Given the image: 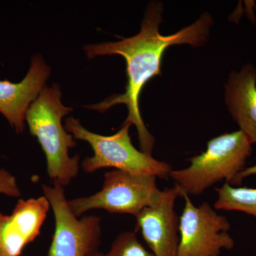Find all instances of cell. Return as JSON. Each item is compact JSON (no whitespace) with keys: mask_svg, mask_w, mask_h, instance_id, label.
I'll list each match as a JSON object with an SVG mask.
<instances>
[{"mask_svg":"<svg viewBox=\"0 0 256 256\" xmlns=\"http://www.w3.org/2000/svg\"><path fill=\"white\" fill-rule=\"evenodd\" d=\"M130 126L124 122L118 132L104 136L88 130L78 120L74 118L65 120L66 130L76 140L89 143L94 152V156L86 158L82 162V170L86 172L112 168L132 174L153 175L159 178L170 176L172 170L171 165L134 148L129 134Z\"/></svg>","mask_w":256,"mask_h":256,"instance_id":"obj_4","label":"cell"},{"mask_svg":"<svg viewBox=\"0 0 256 256\" xmlns=\"http://www.w3.org/2000/svg\"><path fill=\"white\" fill-rule=\"evenodd\" d=\"M254 175H256V164L249 166V168H246L245 170L236 178L232 186H240L244 178H248V176H254Z\"/></svg>","mask_w":256,"mask_h":256,"instance_id":"obj_15","label":"cell"},{"mask_svg":"<svg viewBox=\"0 0 256 256\" xmlns=\"http://www.w3.org/2000/svg\"><path fill=\"white\" fill-rule=\"evenodd\" d=\"M216 191L217 200L214 205L216 210L242 212L256 220V188L234 186L225 183Z\"/></svg>","mask_w":256,"mask_h":256,"instance_id":"obj_12","label":"cell"},{"mask_svg":"<svg viewBox=\"0 0 256 256\" xmlns=\"http://www.w3.org/2000/svg\"><path fill=\"white\" fill-rule=\"evenodd\" d=\"M60 86H45L26 111L30 132L38 139L46 158L47 173L54 184L67 186L78 174L79 156L70 158L75 138L62 126V118L73 111L60 100Z\"/></svg>","mask_w":256,"mask_h":256,"instance_id":"obj_2","label":"cell"},{"mask_svg":"<svg viewBox=\"0 0 256 256\" xmlns=\"http://www.w3.org/2000/svg\"><path fill=\"white\" fill-rule=\"evenodd\" d=\"M226 102L240 130L256 144V68L250 64L233 72L226 85Z\"/></svg>","mask_w":256,"mask_h":256,"instance_id":"obj_11","label":"cell"},{"mask_svg":"<svg viewBox=\"0 0 256 256\" xmlns=\"http://www.w3.org/2000/svg\"><path fill=\"white\" fill-rule=\"evenodd\" d=\"M104 256H156L143 246L136 232H126L120 234Z\"/></svg>","mask_w":256,"mask_h":256,"instance_id":"obj_13","label":"cell"},{"mask_svg":"<svg viewBox=\"0 0 256 256\" xmlns=\"http://www.w3.org/2000/svg\"><path fill=\"white\" fill-rule=\"evenodd\" d=\"M162 11V3H150L146 10L140 32L136 36L118 42L84 47L88 58L114 54L124 57L127 63L128 79L126 92L112 96L89 108L105 111L117 104H126L129 114L124 124L136 126L141 150L149 154L154 148V138L146 129L140 114L139 97L143 87L152 78L161 74L162 60L168 47L185 44L195 47L204 44L213 23L210 14L205 13L190 26L164 36L159 30Z\"/></svg>","mask_w":256,"mask_h":256,"instance_id":"obj_1","label":"cell"},{"mask_svg":"<svg viewBox=\"0 0 256 256\" xmlns=\"http://www.w3.org/2000/svg\"><path fill=\"white\" fill-rule=\"evenodd\" d=\"M156 176L136 174L114 170L104 175L100 191L89 196L69 200L68 204L77 217L88 210H104L112 214H127L134 217L146 207L154 204L161 190Z\"/></svg>","mask_w":256,"mask_h":256,"instance_id":"obj_5","label":"cell"},{"mask_svg":"<svg viewBox=\"0 0 256 256\" xmlns=\"http://www.w3.org/2000/svg\"><path fill=\"white\" fill-rule=\"evenodd\" d=\"M50 75V69L41 55L32 60L28 74L21 82L0 80V112L8 119L16 132H24V120L30 105L34 102Z\"/></svg>","mask_w":256,"mask_h":256,"instance_id":"obj_10","label":"cell"},{"mask_svg":"<svg viewBox=\"0 0 256 256\" xmlns=\"http://www.w3.org/2000/svg\"><path fill=\"white\" fill-rule=\"evenodd\" d=\"M0 194L11 197L21 196L16 178L4 169H0Z\"/></svg>","mask_w":256,"mask_h":256,"instance_id":"obj_14","label":"cell"},{"mask_svg":"<svg viewBox=\"0 0 256 256\" xmlns=\"http://www.w3.org/2000/svg\"><path fill=\"white\" fill-rule=\"evenodd\" d=\"M55 218L54 234L48 256H92L98 252L101 218L94 215L79 218L74 214L58 185H42Z\"/></svg>","mask_w":256,"mask_h":256,"instance_id":"obj_6","label":"cell"},{"mask_svg":"<svg viewBox=\"0 0 256 256\" xmlns=\"http://www.w3.org/2000/svg\"><path fill=\"white\" fill-rule=\"evenodd\" d=\"M92 256H104V254H100V252H97V254H96L95 255Z\"/></svg>","mask_w":256,"mask_h":256,"instance_id":"obj_16","label":"cell"},{"mask_svg":"<svg viewBox=\"0 0 256 256\" xmlns=\"http://www.w3.org/2000/svg\"><path fill=\"white\" fill-rule=\"evenodd\" d=\"M182 196L175 185L161 191L154 204L146 207L136 216L137 228L156 256H178L180 244V217L175 202Z\"/></svg>","mask_w":256,"mask_h":256,"instance_id":"obj_8","label":"cell"},{"mask_svg":"<svg viewBox=\"0 0 256 256\" xmlns=\"http://www.w3.org/2000/svg\"><path fill=\"white\" fill-rule=\"evenodd\" d=\"M252 144L242 130L225 133L210 140L206 150L190 160L184 169L172 170L170 176L184 194L200 195L225 180L233 185L245 170Z\"/></svg>","mask_w":256,"mask_h":256,"instance_id":"obj_3","label":"cell"},{"mask_svg":"<svg viewBox=\"0 0 256 256\" xmlns=\"http://www.w3.org/2000/svg\"><path fill=\"white\" fill-rule=\"evenodd\" d=\"M50 204L44 196L18 200L10 215L0 213V256H20L37 238Z\"/></svg>","mask_w":256,"mask_h":256,"instance_id":"obj_9","label":"cell"},{"mask_svg":"<svg viewBox=\"0 0 256 256\" xmlns=\"http://www.w3.org/2000/svg\"><path fill=\"white\" fill-rule=\"evenodd\" d=\"M182 196L185 204L180 217L178 256H220L224 249H233L228 218L207 202L196 206L188 195Z\"/></svg>","mask_w":256,"mask_h":256,"instance_id":"obj_7","label":"cell"}]
</instances>
